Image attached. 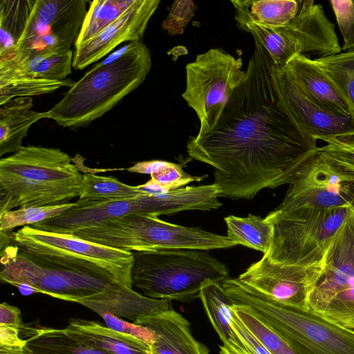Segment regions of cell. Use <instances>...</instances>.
Instances as JSON below:
<instances>
[{
	"label": "cell",
	"mask_w": 354,
	"mask_h": 354,
	"mask_svg": "<svg viewBox=\"0 0 354 354\" xmlns=\"http://www.w3.org/2000/svg\"><path fill=\"white\" fill-rule=\"evenodd\" d=\"M66 328L86 343L111 354H152L145 342L100 322L71 319Z\"/></svg>",
	"instance_id": "24"
},
{
	"label": "cell",
	"mask_w": 354,
	"mask_h": 354,
	"mask_svg": "<svg viewBox=\"0 0 354 354\" xmlns=\"http://www.w3.org/2000/svg\"><path fill=\"white\" fill-rule=\"evenodd\" d=\"M330 3L334 11L344 42H345L354 23V1L332 0L330 1Z\"/></svg>",
	"instance_id": "40"
},
{
	"label": "cell",
	"mask_w": 354,
	"mask_h": 354,
	"mask_svg": "<svg viewBox=\"0 0 354 354\" xmlns=\"http://www.w3.org/2000/svg\"><path fill=\"white\" fill-rule=\"evenodd\" d=\"M354 209H276L265 218L272 225L267 254L274 263L305 268L324 267L335 235Z\"/></svg>",
	"instance_id": "8"
},
{
	"label": "cell",
	"mask_w": 354,
	"mask_h": 354,
	"mask_svg": "<svg viewBox=\"0 0 354 354\" xmlns=\"http://www.w3.org/2000/svg\"><path fill=\"white\" fill-rule=\"evenodd\" d=\"M199 299L209 322L222 342V345H219L220 354H251L230 324L232 301L222 284L207 282L201 290Z\"/></svg>",
	"instance_id": "22"
},
{
	"label": "cell",
	"mask_w": 354,
	"mask_h": 354,
	"mask_svg": "<svg viewBox=\"0 0 354 354\" xmlns=\"http://www.w3.org/2000/svg\"><path fill=\"white\" fill-rule=\"evenodd\" d=\"M218 191L213 183L197 187L187 186L162 194L144 193L135 198L95 201L78 199L65 213L32 225L41 231L71 234L108 220L135 214L158 216L186 210L207 211L218 209Z\"/></svg>",
	"instance_id": "6"
},
{
	"label": "cell",
	"mask_w": 354,
	"mask_h": 354,
	"mask_svg": "<svg viewBox=\"0 0 354 354\" xmlns=\"http://www.w3.org/2000/svg\"><path fill=\"white\" fill-rule=\"evenodd\" d=\"M0 354H31L27 346H6L0 344Z\"/></svg>",
	"instance_id": "46"
},
{
	"label": "cell",
	"mask_w": 354,
	"mask_h": 354,
	"mask_svg": "<svg viewBox=\"0 0 354 354\" xmlns=\"http://www.w3.org/2000/svg\"><path fill=\"white\" fill-rule=\"evenodd\" d=\"M159 3V0H135L119 18L92 39L75 48L73 68L82 70L88 66L123 42L141 41Z\"/></svg>",
	"instance_id": "16"
},
{
	"label": "cell",
	"mask_w": 354,
	"mask_h": 354,
	"mask_svg": "<svg viewBox=\"0 0 354 354\" xmlns=\"http://www.w3.org/2000/svg\"><path fill=\"white\" fill-rule=\"evenodd\" d=\"M135 0H94L91 2L75 48L90 40L120 17Z\"/></svg>",
	"instance_id": "30"
},
{
	"label": "cell",
	"mask_w": 354,
	"mask_h": 354,
	"mask_svg": "<svg viewBox=\"0 0 354 354\" xmlns=\"http://www.w3.org/2000/svg\"><path fill=\"white\" fill-rule=\"evenodd\" d=\"M73 83L70 80L58 81L28 78L0 82V105L16 97L46 94L64 86L69 88Z\"/></svg>",
	"instance_id": "35"
},
{
	"label": "cell",
	"mask_w": 354,
	"mask_h": 354,
	"mask_svg": "<svg viewBox=\"0 0 354 354\" xmlns=\"http://www.w3.org/2000/svg\"><path fill=\"white\" fill-rule=\"evenodd\" d=\"M81 184L48 183L0 173V214L14 207H44L79 196Z\"/></svg>",
	"instance_id": "19"
},
{
	"label": "cell",
	"mask_w": 354,
	"mask_h": 354,
	"mask_svg": "<svg viewBox=\"0 0 354 354\" xmlns=\"http://www.w3.org/2000/svg\"><path fill=\"white\" fill-rule=\"evenodd\" d=\"M241 3L253 21L266 27L286 25L299 9V1L295 0H245Z\"/></svg>",
	"instance_id": "32"
},
{
	"label": "cell",
	"mask_w": 354,
	"mask_h": 354,
	"mask_svg": "<svg viewBox=\"0 0 354 354\" xmlns=\"http://www.w3.org/2000/svg\"><path fill=\"white\" fill-rule=\"evenodd\" d=\"M133 323L154 333L152 354H209L207 347L194 337L188 320L171 308L140 317Z\"/></svg>",
	"instance_id": "20"
},
{
	"label": "cell",
	"mask_w": 354,
	"mask_h": 354,
	"mask_svg": "<svg viewBox=\"0 0 354 354\" xmlns=\"http://www.w3.org/2000/svg\"><path fill=\"white\" fill-rule=\"evenodd\" d=\"M207 250L166 249L131 252L132 286L154 299L189 303L208 281L229 279L226 266Z\"/></svg>",
	"instance_id": "5"
},
{
	"label": "cell",
	"mask_w": 354,
	"mask_h": 354,
	"mask_svg": "<svg viewBox=\"0 0 354 354\" xmlns=\"http://www.w3.org/2000/svg\"><path fill=\"white\" fill-rule=\"evenodd\" d=\"M327 145L318 151L346 170L354 173V137L335 138L325 141Z\"/></svg>",
	"instance_id": "36"
},
{
	"label": "cell",
	"mask_w": 354,
	"mask_h": 354,
	"mask_svg": "<svg viewBox=\"0 0 354 354\" xmlns=\"http://www.w3.org/2000/svg\"><path fill=\"white\" fill-rule=\"evenodd\" d=\"M206 177L207 175L191 176L183 171L181 165L171 162L160 171L151 175V179L168 191L178 189L191 182L201 181Z\"/></svg>",
	"instance_id": "38"
},
{
	"label": "cell",
	"mask_w": 354,
	"mask_h": 354,
	"mask_svg": "<svg viewBox=\"0 0 354 354\" xmlns=\"http://www.w3.org/2000/svg\"><path fill=\"white\" fill-rule=\"evenodd\" d=\"M1 281L30 292L80 304L100 316L117 315L114 276L96 263L76 255L10 234L1 249Z\"/></svg>",
	"instance_id": "2"
},
{
	"label": "cell",
	"mask_w": 354,
	"mask_h": 354,
	"mask_svg": "<svg viewBox=\"0 0 354 354\" xmlns=\"http://www.w3.org/2000/svg\"><path fill=\"white\" fill-rule=\"evenodd\" d=\"M230 324L235 333L244 342L251 354H271L258 339L244 325L239 318L232 312Z\"/></svg>",
	"instance_id": "41"
},
{
	"label": "cell",
	"mask_w": 354,
	"mask_h": 354,
	"mask_svg": "<svg viewBox=\"0 0 354 354\" xmlns=\"http://www.w3.org/2000/svg\"><path fill=\"white\" fill-rule=\"evenodd\" d=\"M32 99L19 97L0 108V156L17 151L30 127L39 120L46 118L47 112L32 110Z\"/></svg>",
	"instance_id": "25"
},
{
	"label": "cell",
	"mask_w": 354,
	"mask_h": 354,
	"mask_svg": "<svg viewBox=\"0 0 354 354\" xmlns=\"http://www.w3.org/2000/svg\"><path fill=\"white\" fill-rule=\"evenodd\" d=\"M348 106L354 121V49L314 59Z\"/></svg>",
	"instance_id": "29"
},
{
	"label": "cell",
	"mask_w": 354,
	"mask_h": 354,
	"mask_svg": "<svg viewBox=\"0 0 354 354\" xmlns=\"http://www.w3.org/2000/svg\"><path fill=\"white\" fill-rule=\"evenodd\" d=\"M283 68L297 86L319 108L336 115H350L346 102L314 59L296 54Z\"/></svg>",
	"instance_id": "21"
},
{
	"label": "cell",
	"mask_w": 354,
	"mask_h": 354,
	"mask_svg": "<svg viewBox=\"0 0 354 354\" xmlns=\"http://www.w3.org/2000/svg\"><path fill=\"white\" fill-rule=\"evenodd\" d=\"M137 187L142 192L153 195L165 194L170 192L160 186L152 179H150L145 184L137 185Z\"/></svg>",
	"instance_id": "45"
},
{
	"label": "cell",
	"mask_w": 354,
	"mask_h": 354,
	"mask_svg": "<svg viewBox=\"0 0 354 354\" xmlns=\"http://www.w3.org/2000/svg\"><path fill=\"white\" fill-rule=\"evenodd\" d=\"M354 49V23L351 28V32L349 33L348 37L345 42H344V45L342 47V50L343 51H347L350 50Z\"/></svg>",
	"instance_id": "47"
},
{
	"label": "cell",
	"mask_w": 354,
	"mask_h": 354,
	"mask_svg": "<svg viewBox=\"0 0 354 354\" xmlns=\"http://www.w3.org/2000/svg\"><path fill=\"white\" fill-rule=\"evenodd\" d=\"M15 233L35 243L86 259L109 271L120 283L133 288L131 270L134 259L131 252L104 246L72 234L38 230L29 225Z\"/></svg>",
	"instance_id": "17"
},
{
	"label": "cell",
	"mask_w": 354,
	"mask_h": 354,
	"mask_svg": "<svg viewBox=\"0 0 354 354\" xmlns=\"http://www.w3.org/2000/svg\"><path fill=\"white\" fill-rule=\"evenodd\" d=\"M0 325L8 326L21 330L24 324L22 322L20 310L6 302L0 304Z\"/></svg>",
	"instance_id": "42"
},
{
	"label": "cell",
	"mask_w": 354,
	"mask_h": 354,
	"mask_svg": "<svg viewBox=\"0 0 354 354\" xmlns=\"http://www.w3.org/2000/svg\"><path fill=\"white\" fill-rule=\"evenodd\" d=\"M196 6L192 0H176L170 8L162 27L169 35H181L194 15Z\"/></svg>",
	"instance_id": "37"
},
{
	"label": "cell",
	"mask_w": 354,
	"mask_h": 354,
	"mask_svg": "<svg viewBox=\"0 0 354 354\" xmlns=\"http://www.w3.org/2000/svg\"><path fill=\"white\" fill-rule=\"evenodd\" d=\"M227 237L237 245H241L267 254L272 239V224L260 216L249 214L247 217L228 216L225 218Z\"/></svg>",
	"instance_id": "28"
},
{
	"label": "cell",
	"mask_w": 354,
	"mask_h": 354,
	"mask_svg": "<svg viewBox=\"0 0 354 354\" xmlns=\"http://www.w3.org/2000/svg\"><path fill=\"white\" fill-rule=\"evenodd\" d=\"M101 317L109 328L134 337L150 347L156 341L154 333L146 326L129 322L110 313H104Z\"/></svg>",
	"instance_id": "39"
},
{
	"label": "cell",
	"mask_w": 354,
	"mask_h": 354,
	"mask_svg": "<svg viewBox=\"0 0 354 354\" xmlns=\"http://www.w3.org/2000/svg\"><path fill=\"white\" fill-rule=\"evenodd\" d=\"M73 52L46 55H21L0 60V82L28 78L64 80L71 73Z\"/></svg>",
	"instance_id": "23"
},
{
	"label": "cell",
	"mask_w": 354,
	"mask_h": 354,
	"mask_svg": "<svg viewBox=\"0 0 354 354\" xmlns=\"http://www.w3.org/2000/svg\"><path fill=\"white\" fill-rule=\"evenodd\" d=\"M270 28L281 37L286 63L296 54L322 57L342 51L334 24L325 15L322 6L313 0L299 1V11L293 19L285 26Z\"/></svg>",
	"instance_id": "15"
},
{
	"label": "cell",
	"mask_w": 354,
	"mask_h": 354,
	"mask_svg": "<svg viewBox=\"0 0 354 354\" xmlns=\"http://www.w3.org/2000/svg\"><path fill=\"white\" fill-rule=\"evenodd\" d=\"M169 162L160 160L141 161L127 169L128 171L150 176L165 168Z\"/></svg>",
	"instance_id": "44"
},
{
	"label": "cell",
	"mask_w": 354,
	"mask_h": 354,
	"mask_svg": "<svg viewBox=\"0 0 354 354\" xmlns=\"http://www.w3.org/2000/svg\"><path fill=\"white\" fill-rule=\"evenodd\" d=\"M35 0H1L0 3V60L16 50Z\"/></svg>",
	"instance_id": "27"
},
{
	"label": "cell",
	"mask_w": 354,
	"mask_h": 354,
	"mask_svg": "<svg viewBox=\"0 0 354 354\" xmlns=\"http://www.w3.org/2000/svg\"><path fill=\"white\" fill-rule=\"evenodd\" d=\"M144 193L137 186L126 185L113 176L86 173L82 175L79 199L118 201L135 198Z\"/></svg>",
	"instance_id": "31"
},
{
	"label": "cell",
	"mask_w": 354,
	"mask_h": 354,
	"mask_svg": "<svg viewBox=\"0 0 354 354\" xmlns=\"http://www.w3.org/2000/svg\"><path fill=\"white\" fill-rule=\"evenodd\" d=\"M75 205V203L18 208L0 214V232L10 234L11 231L19 226L34 225L58 216Z\"/></svg>",
	"instance_id": "34"
},
{
	"label": "cell",
	"mask_w": 354,
	"mask_h": 354,
	"mask_svg": "<svg viewBox=\"0 0 354 354\" xmlns=\"http://www.w3.org/2000/svg\"><path fill=\"white\" fill-rule=\"evenodd\" d=\"M0 173L48 183L81 184L82 179L68 153L40 146H23L12 155L1 158Z\"/></svg>",
	"instance_id": "18"
},
{
	"label": "cell",
	"mask_w": 354,
	"mask_h": 354,
	"mask_svg": "<svg viewBox=\"0 0 354 354\" xmlns=\"http://www.w3.org/2000/svg\"><path fill=\"white\" fill-rule=\"evenodd\" d=\"M88 3L86 0H35L14 55H46L71 50Z\"/></svg>",
	"instance_id": "12"
},
{
	"label": "cell",
	"mask_w": 354,
	"mask_h": 354,
	"mask_svg": "<svg viewBox=\"0 0 354 354\" xmlns=\"http://www.w3.org/2000/svg\"><path fill=\"white\" fill-rule=\"evenodd\" d=\"M20 335L26 337L31 354H111L86 343L66 328L24 324Z\"/></svg>",
	"instance_id": "26"
},
{
	"label": "cell",
	"mask_w": 354,
	"mask_h": 354,
	"mask_svg": "<svg viewBox=\"0 0 354 354\" xmlns=\"http://www.w3.org/2000/svg\"><path fill=\"white\" fill-rule=\"evenodd\" d=\"M81 235L84 240L127 252L166 249L208 251L237 245L227 236L172 224L145 214L106 221L84 229Z\"/></svg>",
	"instance_id": "7"
},
{
	"label": "cell",
	"mask_w": 354,
	"mask_h": 354,
	"mask_svg": "<svg viewBox=\"0 0 354 354\" xmlns=\"http://www.w3.org/2000/svg\"><path fill=\"white\" fill-rule=\"evenodd\" d=\"M290 185L277 210L354 209V173L318 150L300 166Z\"/></svg>",
	"instance_id": "11"
},
{
	"label": "cell",
	"mask_w": 354,
	"mask_h": 354,
	"mask_svg": "<svg viewBox=\"0 0 354 354\" xmlns=\"http://www.w3.org/2000/svg\"><path fill=\"white\" fill-rule=\"evenodd\" d=\"M323 268L277 263L271 261L265 254L237 279L276 302L292 308L310 310L308 297Z\"/></svg>",
	"instance_id": "13"
},
{
	"label": "cell",
	"mask_w": 354,
	"mask_h": 354,
	"mask_svg": "<svg viewBox=\"0 0 354 354\" xmlns=\"http://www.w3.org/2000/svg\"><path fill=\"white\" fill-rule=\"evenodd\" d=\"M223 287L232 303L249 307L297 354H354V330L335 324L311 310L276 302L237 278H229Z\"/></svg>",
	"instance_id": "4"
},
{
	"label": "cell",
	"mask_w": 354,
	"mask_h": 354,
	"mask_svg": "<svg viewBox=\"0 0 354 354\" xmlns=\"http://www.w3.org/2000/svg\"><path fill=\"white\" fill-rule=\"evenodd\" d=\"M242 60L218 48L198 55L186 66V88L182 94L196 113L202 136L216 125L225 105L245 75Z\"/></svg>",
	"instance_id": "9"
},
{
	"label": "cell",
	"mask_w": 354,
	"mask_h": 354,
	"mask_svg": "<svg viewBox=\"0 0 354 354\" xmlns=\"http://www.w3.org/2000/svg\"><path fill=\"white\" fill-rule=\"evenodd\" d=\"M0 344L6 346H26V340L21 338L20 330L0 325Z\"/></svg>",
	"instance_id": "43"
},
{
	"label": "cell",
	"mask_w": 354,
	"mask_h": 354,
	"mask_svg": "<svg viewBox=\"0 0 354 354\" xmlns=\"http://www.w3.org/2000/svg\"><path fill=\"white\" fill-rule=\"evenodd\" d=\"M308 305L321 317L354 330V210L339 227L328 250Z\"/></svg>",
	"instance_id": "10"
},
{
	"label": "cell",
	"mask_w": 354,
	"mask_h": 354,
	"mask_svg": "<svg viewBox=\"0 0 354 354\" xmlns=\"http://www.w3.org/2000/svg\"><path fill=\"white\" fill-rule=\"evenodd\" d=\"M272 73L279 100L297 127L315 140L354 137L351 115L324 111L311 101L294 83L283 66L273 63Z\"/></svg>",
	"instance_id": "14"
},
{
	"label": "cell",
	"mask_w": 354,
	"mask_h": 354,
	"mask_svg": "<svg viewBox=\"0 0 354 354\" xmlns=\"http://www.w3.org/2000/svg\"><path fill=\"white\" fill-rule=\"evenodd\" d=\"M273 62L255 40L245 75L229 98L215 127L187 144L192 158L211 165L219 197L252 198L263 188L290 183L318 150L281 106L273 82Z\"/></svg>",
	"instance_id": "1"
},
{
	"label": "cell",
	"mask_w": 354,
	"mask_h": 354,
	"mask_svg": "<svg viewBox=\"0 0 354 354\" xmlns=\"http://www.w3.org/2000/svg\"><path fill=\"white\" fill-rule=\"evenodd\" d=\"M151 67V53L142 41H131L95 64L47 111V119L63 127L89 124L137 88Z\"/></svg>",
	"instance_id": "3"
},
{
	"label": "cell",
	"mask_w": 354,
	"mask_h": 354,
	"mask_svg": "<svg viewBox=\"0 0 354 354\" xmlns=\"http://www.w3.org/2000/svg\"><path fill=\"white\" fill-rule=\"evenodd\" d=\"M230 308L271 354H297L279 335L262 322L249 307L232 303Z\"/></svg>",
	"instance_id": "33"
}]
</instances>
